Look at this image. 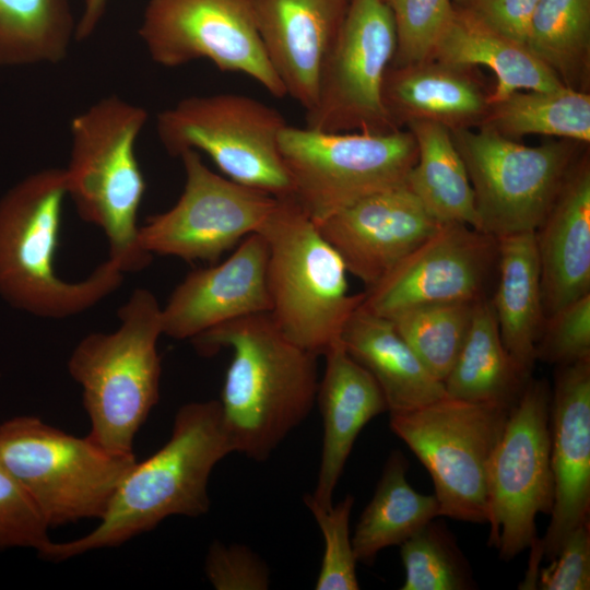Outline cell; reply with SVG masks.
Returning a JSON list of instances; mask_svg holds the SVG:
<instances>
[{"label": "cell", "instance_id": "obj_10", "mask_svg": "<svg viewBox=\"0 0 590 590\" xmlns=\"http://www.w3.org/2000/svg\"><path fill=\"white\" fill-rule=\"evenodd\" d=\"M510 408L441 398L390 414L391 430L429 472L439 516L484 523L487 473Z\"/></svg>", "mask_w": 590, "mask_h": 590}, {"label": "cell", "instance_id": "obj_5", "mask_svg": "<svg viewBox=\"0 0 590 590\" xmlns=\"http://www.w3.org/2000/svg\"><path fill=\"white\" fill-rule=\"evenodd\" d=\"M161 311L152 292L137 288L118 310L119 327L85 335L69 357L91 423L87 437L109 452L134 455V437L158 401Z\"/></svg>", "mask_w": 590, "mask_h": 590}, {"label": "cell", "instance_id": "obj_36", "mask_svg": "<svg viewBox=\"0 0 590 590\" xmlns=\"http://www.w3.org/2000/svg\"><path fill=\"white\" fill-rule=\"evenodd\" d=\"M304 502L311 511L324 541L320 570L315 582L316 590L359 589L350 517L354 497L346 495L337 505L322 508L305 496Z\"/></svg>", "mask_w": 590, "mask_h": 590}, {"label": "cell", "instance_id": "obj_20", "mask_svg": "<svg viewBox=\"0 0 590 590\" xmlns=\"http://www.w3.org/2000/svg\"><path fill=\"white\" fill-rule=\"evenodd\" d=\"M349 0H253L257 30L286 95L306 111Z\"/></svg>", "mask_w": 590, "mask_h": 590}, {"label": "cell", "instance_id": "obj_34", "mask_svg": "<svg viewBox=\"0 0 590 590\" xmlns=\"http://www.w3.org/2000/svg\"><path fill=\"white\" fill-rule=\"evenodd\" d=\"M590 0H538L526 46L557 74L571 70L586 54Z\"/></svg>", "mask_w": 590, "mask_h": 590}, {"label": "cell", "instance_id": "obj_2", "mask_svg": "<svg viewBox=\"0 0 590 590\" xmlns=\"http://www.w3.org/2000/svg\"><path fill=\"white\" fill-rule=\"evenodd\" d=\"M231 452L220 401L184 404L176 412L169 439L126 473L99 524L72 541H49L39 555L47 560H66L119 546L170 516L206 514L211 472Z\"/></svg>", "mask_w": 590, "mask_h": 590}, {"label": "cell", "instance_id": "obj_1", "mask_svg": "<svg viewBox=\"0 0 590 590\" xmlns=\"http://www.w3.org/2000/svg\"><path fill=\"white\" fill-rule=\"evenodd\" d=\"M191 342L204 356L232 350L220 400L223 423L234 452L267 460L316 402L318 355L291 342L269 312L222 323Z\"/></svg>", "mask_w": 590, "mask_h": 590}, {"label": "cell", "instance_id": "obj_28", "mask_svg": "<svg viewBox=\"0 0 590 590\" xmlns=\"http://www.w3.org/2000/svg\"><path fill=\"white\" fill-rule=\"evenodd\" d=\"M417 157L406 186L439 223L479 228L474 192L450 129L427 120H410Z\"/></svg>", "mask_w": 590, "mask_h": 590}, {"label": "cell", "instance_id": "obj_40", "mask_svg": "<svg viewBox=\"0 0 590 590\" xmlns=\"http://www.w3.org/2000/svg\"><path fill=\"white\" fill-rule=\"evenodd\" d=\"M535 589H590V523L577 527L564 541L551 565L539 568Z\"/></svg>", "mask_w": 590, "mask_h": 590}, {"label": "cell", "instance_id": "obj_24", "mask_svg": "<svg viewBox=\"0 0 590 590\" xmlns=\"http://www.w3.org/2000/svg\"><path fill=\"white\" fill-rule=\"evenodd\" d=\"M497 239V285L491 300L507 352L532 375L545 322L534 232Z\"/></svg>", "mask_w": 590, "mask_h": 590}, {"label": "cell", "instance_id": "obj_19", "mask_svg": "<svg viewBox=\"0 0 590 590\" xmlns=\"http://www.w3.org/2000/svg\"><path fill=\"white\" fill-rule=\"evenodd\" d=\"M267 263L268 245L257 232L225 260L188 273L162 307L163 334L191 341L222 323L269 312Z\"/></svg>", "mask_w": 590, "mask_h": 590}, {"label": "cell", "instance_id": "obj_15", "mask_svg": "<svg viewBox=\"0 0 590 590\" xmlns=\"http://www.w3.org/2000/svg\"><path fill=\"white\" fill-rule=\"evenodd\" d=\"M179 157L184 190L170 209L139 227V241L152 256L213 264L259 231L278 198L214 173L197 151H185Z\"/></svg>", "mask_w": 590, "mask_h": 590}, {"label": "cell", "instance_id": "obj_27", "mask_svg": "<svg viewBox=\"0 0 590 590\" xmlns=\"http://www.w3.org/2000/svg\"><path fill=\"white\" fill-rule=\"evenodd\" d=\"M531 377L507 352L491 297L477 300L463 346L442 381L447 397L511 408Z\"/></svg>", "mask_w": 590, "mask_h": 590}, {"label": "cell", "instance_id": "obj_41", "mask_svg": "<svg viewBox=\"0 0 590 590\" xmlns=\"http://www.w3.org/2000/svg\"><path fill=\"white\" fill-rule=\"evenodd\" d=\"M538 0H453V9L518 43L527 42Z\"/></svg>", "mask_w": 590, "mask_h": 590}, {"label": "cell", "instance_id": "obj_37", "mask_svg": "<svg viewBox=\"0 0 590 590\" xmlns=\"http://www.w3.org/2000/svg\"><path fill=\"white\" fill-rule=\"evenodd\" d=\"M590 357V294L545 319L536 344V361L557 366Z\"/></svg>", "mask_w": 590, "mask_h": 590}, {"label": "cell", "instance_id": "obj_4", "mask_svg": "<svg viewBox=\"0 0 590 590\" xmlns=\"http://www.w3.org/2000/svg\"><path fill=\"white\" fill-rule=\"evenodd\" d=\"M148 119L145 108L108 95L70 121L68 197L82 220L103 229L108 259L123 273L141 271L152 260L139 241L146 184L135 155Z\"/></svg>", "mask_w": 590, "mask_h": 590}, {"label": "cell", "instance_id": "obj_33", "mask_svg": "<svg viewBox=\"0 0 590 590\" xmlns=\"http://www.w3.org/2000/svg\"><path fill=\"white\" fill-rule=\"evenodd\" d=\"M402 590H467L475 582L455 536L441 522L426 523L400 545Z\"/></svg>", "mask_w": 590, "mask_h": 590}, {"label": "cell", "instance_id": "obj_39", "mask_svg": "<svg viewBox=\"0 0 590 590\" xmlns=\"http://www.w3.org/2000/svg\"><path fill=\"white\" fill-rule=\"evenodd\" d=\"M204 571L217 590H266L270 587L267 565L251 550L239 544L213 542Z\"/></svg>", "mask_w": 590, "mask_h": 590}, {"label": "cell", "instance_id": "obj_16", "mask_svg": "<svg viewBox=\"0 0 590 590\" xmlns=\"http://www.w3.org/2000/svg\"><path fill=\"white\" fill-rule=\"evenodd\" d=\"M498 239L463 223H442L376 284L361 308L389 318L412 306L477 302L497 276Z\"/></svg>", "mask_w": 590, "mask_h": 590}, {"label": "cell", "instance_id": "obj_6", "mask_svg": "<svg viewBox=\"0 0 590 590\" xmlns=\"http://www.w3.org/2000/svg\"><path fill=\"white\" fill-rule=\"evenodd\" d=\"M258 233L268 245L272 320L291 342L323 355L340 341L365 293H349L342 258L293 196L278 198Z\"/></svg>", "mask_w": 590, "mask_h": 590}, {"label": "cell", "instance_id": "obj_35", "mask_svg": "<svg viewBox=\"0 0 590 590\" xmlns=\"http://www.w3.org/2000/svg\"><path fill=\"white\" fill-rule=\"evenodd\" d=\"M385 1L396 26V66L426 61L453 15L452 0Z\"/></svg>", "mask_w": 590, "mask_h": 590}, {"label": "cell", "instance_id": "obj_17", "mask_svg": "<svg viewBox=\"0 0 590 590\" xmlns=\"http://www.w3.org/2000/svg\"><path fill=\"white\" fill-rule=\"evenodd\" d=\"M557 367L550 408L554 502L545 535L530 546V575L590 512V357Z\"/></svg>", "mask_w": 590, "mask_h": 590}, {"label": "cell", "instance_id": "obj_8", "mask_svg": "<svg viewBox=\"0 0 590 590\" xmlns=\"http://www.w3.org/2000/svg\"><path fill=\"white\" fill-rule=\"evenodd\" d=\"M279 150L293 197L320 223L379 191L404 185L417 157L411 132H326L285 126Z\"/></svg>", "mask_w": 590, "mask_h": 590}, {"label": "cell", "instance_id": "obj_25", "mask_svg": "<svg viewBox=\"0 0 590 590\" xmlns=\"http://www.w3.org/2000/svg\"><path fill=\"white\" fill-rule=\"evenodd\" d=\"M432 57L455 68L481 64L496 75L488 105L516 91H551L564 86L557 73L524 44L498 34L455 10Z\"/></svg>", "mask_w": 590, "mask_h": 590}, {"label": "cell", "instance_id": "obj_22", "mask_svg": "<svg viewBox=\"0 0 590 590\" xmlns=\"http://www.w3.org/2000/svg\"><path fill=\"white\" fill-rule=\"evenodd\" d=\"M545 319L590 294V169L573 166L534 232Z\"/></svg>", "mask_w": 590, "mask_h": 590}, {"label": "cell", "instance_id": "obj_26", "mask_svg": "<svg viewBox=\"0 0 590 590\" xmlns=\"http://www.w3.org/2000/svg\"><path fill=\"white\" fill-rule=\"evenodd\" d=\"M382 99L392 120H427L452 129L486 115L488 98L463 69L426 61L387 70Z\"/></svg>", "mask_w": 590, "mask_h": 590}, {"label": "cell", "instance_id": "obj_3", "mask_svg": "<svg viewBox=\"0 0 590 590\" xmlns=\"http://www.w3.org/2000/svg\"><path fill=\"white\" fill-rule=\"evenodd\" d=\"M64 168H46L15 184L0 199V296L36 317L63 319L84 312L120 287L123 272L111 260L76 282L61 279L55 260Z\"/></svg>", "mask_w": 590, "mask_h": 590}, {"label": "cell", "instance_id": "obj_13", "mask_svg": "<svg viewBox=\"0 0 590 590\" xmlns=\"http://www.w3.org/2000/svg\"><path fill=\"white\" fill-rule=\"evenodd\" d=\"M397 48L394 21L385 0H349L319 75L306 127L326 132H388L391 119L382 84Z\"/></svg>", "mask_w": 590, "mask_h": 590}, {"label": "cell", "instance_id": "obj_12", "mask_svg": "<svg viewBox=\"0 0 590 590\" xmlns=\"http://www.w3.org/2000/svg\"><path fill=\"white\" fill-rule=\"evenodd\" d=\"M450 132L474 192L477 229L496 238L535 232L573 167V148L522 145L486 126Z\"/></svg>", "mask_w": 590, "mask_h": 590}, {"label": "cell", "instance_id": "obj_14", "mask_svg": "<svg viewBox=\"0 0 590 590\" xmlns=\"http://www.w3.org/2000/svg\"><path fill=\"white\" fill-rule=\"evenodd\" d=\"M138 33L162 67L205 59L223 72L248 75L275 97L286 96L263 49L253 0H148Z\"/></svg>", "mask_w": 590, "mask_h": 590}, {"label": "cell", "instance_id": "obj_32", "mask_svg": "<svg viewBox=\"0 0 590 590\" xmlns=\"http://www.w3.org/2000/svg\"><path fill=\"white\" fill-rule=\"evenodd\" d=\"M476 302H436L409 307L388 319L427 370L441 382L471 327Z\"/></svg>", "mask_w": 590, "mask_h": 590}, {"label": "cell", "instance_id": "obj_18", "mask_svg": "<svg viewBox=\"0 0 590 590\" xmlns=\"http://www.w3.org/2000/svg\"><path fill=\"white\" fill-rule=\"evenodd\" d=\"M440 224L404 184L369 194L317 226L340 255L347 272L368 288Z\"/></svg>", "mask_w": 590, "mask_h": 590}, {"label": "cell", "instance_id": "obj_9", "mask_svg": "<svg viewBox=\"0 0 590 590\" xmlns=\"http://www.w3.org/2000/svg\"><path fill=\"white\" fill-rule=\"evenodd\" d=\"M285 126L274 107L235 93L189 96L156 118L158 140L169 155L203 152L227 178L275 198L293 196L279 150Z\"/></svg>", "mask_w": 590, "mask_h": 590}, {"label": "cell", "instance_id": "obj_38", "mask_svg": "<svg viewBox=\"0 0 590 590\" xmlns=\"http://www.w3.org/2000/svg\"><path fill=\"white\" fill-rule=\"evenodd\" d=\"M48 530L34 502L0 461V551L33 547L40 552L51 541Z\"/></svg>", "mask_w": 590, "mask_h": 590}, {"label": "cell", "instance_id": "obj_11", "mask_svg": "<svg viewBox=\"0 0 590 590\" xmlns=\"http://www.w3.org/2000/svg\"><path fill=\"white\" fill-rule=\"evenodd\" d=\"M551 388L531 377L510 408L487 473L488 545L510 560L539 538L535 518L554 502L551 468Z\"/></svg>", "mask_w": 590, "mask_h": 590}, {"label": "cell", "instance_id": "obj_7", "mask_svg": "<svg viewBox=\"0 0 590 590\" xmlns=\"http://www.w3.org/2000/svg\"><path fill=\"white\" fill-rule=\"evenodd\" d=\"M0 461L51 527L101 519L135 456L109 452L35 416L0 424Z\"/></svg>", "mask_w": 590, "mask_h": 590}, {"label": "cell", "instance_id": "obj_31", "mask_svg": "<svg viewBox=\"0 0 590 590\" xmlns=\"http://www.w3.org/2000/svg\"><path fill=\"white\" fill-rule=\"evenodd\" d=\"M504 137L554 135L589 143L590 97L570 87L516 91L488 105L484 125Z\"/></svg>", "mask_w": 590, "mask_h": 590}, {"label": "cell", "instance_id": "obj_30", "mask_svg": "<svg viewBox=\"0 0 590 590\" xmlns=\"http://www.w3.org/2000/svg\"><path fill=\"white\" fill-rule=\"evenodd\" d=\"M75 27L70 0H0V67L62 61Z\"/></svg>", "mask_w": 590, "mask_h": 590}, {"label": "cell", "instance_id": "obj_21", "mask_svg": "<svg viewBox=\"0 0 590 590\" xmlns=\"http://www.w3.org/2000/svg\"><path fill=\"white\" fill-rule=\"evenodd\" d=\"M323 356L326 366L316 394L323 424L322 450L316 488L306 497L327 508L359 432L387 412L388 405L376 380L340 341Z\"/></svg>", "mask_w": 590, "mask_h": 590}, {"label": "cell", "instance_id": "obj_42", "mask_svg": "<svg viewBox=\"0 0 590 590\" xmlns=\"http://www.w3.org/2000/svg\"><path fill=\"white\" fill-rule=\"evenodd\" d=\"M108 0H83V9L75 27V40L91 37L101 24Z\"/></svg>", "mask_w": 590, "mask_h": 590}, {"label": "cell", "instance_id": "obj_29", "mask_svg": "<svg viewBox=\"0 0 590 590\" xmlns=\"http://www.w3.org/2000/svg\"><path fill=\"white\" fill-rule=\"evenodd\" d=\"M408 469L403 453L392 451L352 536L357 563L373 564L381 550L401 545L439 516L435 495L417 493L406 481Z\"/></svg>", "mask_w": 590, "mask_h": 590}, {"label": "cell", "instance_id": "obj_23", "mask_svg": "<svg viewBox=\"0 0 590 590\" xmlns=\"http://www.w3.org/2000/svg\"><path fill=\"white\" fill-rule=\"evenodd\" d=\"M340 342L376 380L390 414L409 412L447 397L401 338L392 322L359 307L346 322Z\"/></svg>", "mask_w": 590, "mask_h": 590}]
</instances>
